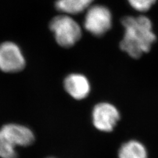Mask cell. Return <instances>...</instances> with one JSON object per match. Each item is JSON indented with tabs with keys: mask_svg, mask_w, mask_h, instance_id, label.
Returning a JSON list of instances; mask_svg holds the SVG:
<instances>
[{
	"mask_svg": "<svg viewBox=\"0 0 158 158\" xmlns=\"http://www.w3.org/2000/svg\"><path fill=\"white\" fill-rule=\"evenodd\" d=\"M125 28L120 48L134 59H139L143 53L149 52L156 41V36L153 32L152 23L146 16H126L121 20Z\"/></svg>",
	"mask_w": 158,
	"mask_h": 158,
	"instance_id": "6da1fadb",
	"label": "cell"
},
{
	"mask_svg": "<svg viewBox=\"0 0 158 158\" xmlns=\"http://www.w3.org/2000/svg\"><path fill=\"white\" fill-rule=\"evenodd\" d=\"M49 27L57 43L63 48L73 47L82 37L80 25L69 15L63 14L53 18Z\"/></svg>",
	"mask_w": 158,
	"mask_h": 158,
	"instance_id": "7a4b0ae2",
	"label": "cell"
},
{
	"mask_svg": "<svg viewBox=\"0 0 158 158\" xmlns=\"http://www.w3.org/2000/svg\"><path fill=\"white\" fill-rule=\"evenodd\" d=\"M111 26L112 15L107 7L95 5L87 9L84 20V27L92 35L102 36L110 31Z\"/></svg>",
	"mask_w": 158,
	"mask_h": 158,
	"instance_id": "3957f363",
	"label": "cell"
},
{
	"mask_svg": "<svg viewBox=\"0 0 158 158\" xmlns=\"http://www.w3.org/2000/svg\"><path fill=\"white\" fill-rule=\"evenodd\" d=\"M25 65V59L16 44L6 42L0 44V70L5 73H17Z\"/></svg>",
	"mask_w": 158,
	"mask_h": 158,
	"instance_id": "277c9868",
	"label": "cell"
},
{
	"mask_svg": "<svg viewBox=\"0 0 158 158\" xmlns=\"http://www.w3.org/2000/svg\"><path fill=\"white\" fill-rule=\"evenodd\" d=\"M120 119L119 112L111 103L102 102L96 105L92 111V122L100 131L111 132Z\"/></svg>",
	"mask_w": 158,
	"mask_h": 158,
	"instance_id": "5b68a950",
	"label": "cell"
},
{
	"mask_svg": "<svg viewBox=\"0 0 158 158\" xmlns=\"http://www.w3.org/2000/svg\"><path fill=\"white\" fill-rule=\"evenodd\" d=\"M34 133L27 127L17 124H7L0 128V140L15 148L28 146L34 142Z\"/></svg>",
	"mask_w": 158,
	"mask_h": 158,
	"instance_id": "8992f818",
	"label": "cell"
},
{
	"mask_svg": "<svg viewBox=\"0 0 158 158\" xmlns=\"http://www.w3.org/2000/svg\"><path fill=\"white\" fill-rule=\"evenodd\" d=\"M64 88L72 98L77 100L86 98L90 92V84L82 74L72 73L64 80Z\"/></svg>",
	"mask_w": 158,
	"mask_h": 158,
	"instance_id": "52a82bcc",
	"label": "cell"
},
{
	"mask_svg": "<svg viewBox=\"0 0 158 158\" xmlns=\"http://www.w3.org/2000/svg\"><path fill=\"white\" fill-rule=\"evenodd\" d=\"M94 0H57L55 7L58 11L66 15H78L91 6Z\"/></svg>",
	"mask_w": 158,
	"mask_h": 158,
	"instance_id": "ba28073f",
	"label": "cell"
},
{
	"mask_svg": "<svg viewBox=\"0 0 158 158\" xmlns=\"http://www.w3.org/2000/svg\"><path fill=\"white\" fill-rule=\"evenodd\" d=\"M118 158H148V152L143 143L131 140L121 146L118 151Z\"/></svg>",
	"mask_w": 158,
	"mask_h": 158,
	"instance_id": "9c48e42d",
	"label": "cell"
},
{
	"mask_svg": "<svg viewBox=\"0 0 158 158\" xmlns=\"http://www.w3.org/2000/svg\"><path fill=\"white\" fill-rule=\"evenodd\" d=\"M157 0H128L130 6L140 12L148 11Z\"/></svg>",
	"mask_w": 158,
	"mask_h": 158,
	"instance_id": "30bf717a",
	"label": "cell"
},
{
	"mask_svg": "<svg viewBox=\"0 0 158 158\" xmlns=\"http://www.w3.org/2000/svg\"><path fill=\"white\" fill-rule=\"evenodd\" d=\"M17 152L15 148L0 140V157L17 158Z\"/></svg>",
	"mask_w": 158,
	"mask_h": 158,
	"instance_id": "8fae6325",
	"label": "cell"
},
{
	"mask_svg": "<svg viewBox=\"0 0 158 158\" xmlns=\"http://www.w3.org/2000/svg\"><path fill=\"white\" fill-rule=\"evenodd\" d=\"M49 158H53V157H49Z\"/></svg>",
	"mask_w": 158,
	"mask_h": 158,
	"instance_id": "7c38bea8",
	"label": "cell"
}]
</instances>
